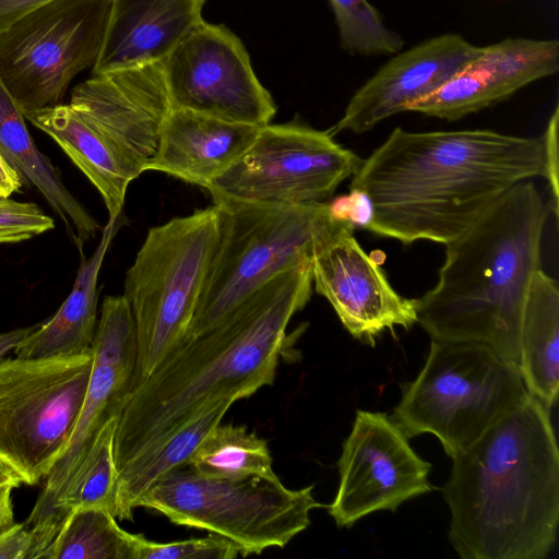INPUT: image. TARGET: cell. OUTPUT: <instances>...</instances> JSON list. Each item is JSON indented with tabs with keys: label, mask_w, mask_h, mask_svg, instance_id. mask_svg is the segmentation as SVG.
I'll use <instances>...</instances> for the list:
<instances>
[{
	"label": "cell",
	"mask_w": 559,
	"mask_h": 559,
	"mask_svg": "<svg viewBox=\"0 0 559 559\" xmlns=\"http://www.w3.org/2000/svg\"><path fill=\"white\" fill-rule=\"evenodd\" d=\"M70 105L92 121L142 170L153 158L170 102L162 62L92 74Z\"/></svg>",
	"instance_id": "cell-16"
},
{
	"label": "cell",
	"mask_w": 559,
	"mask_h": 559,
	"mask_svg": "<svg viewBox=\"0 0 559 559\" xmlns=\"http://www.w3.org/2000/svg\"><path fill=\"white\" fill-rule=\"evenodd\" d=\"M0 151L22 179L46 199L78 248L96 235L100 225L70 193L58 169L38 151L26 127L24 114L1 79Z\"/></svg>",
	"instance_id": "cell-23"
},
{
	"label": "cell",
	"mask_w": 559,
	"mask_h": 559,
	"mask_svg": "<svg viewBox=\"0 0 559 559\" xmlns=\"http://www.w3.org/2000/svg\"><path fill=\"white\" fill-rule=\"evenodd\" d=\"M129 559H235L239 550L229 539L209 533L206 537L157 543L142 534H128Z\"/></svg>",
	"instance_id": "cell-30"
},
{
	"label": "cell",
	"mask_w": 559,
	"mask_h": 559,
	"mask_svg": "<svg viewBox=\"0 0 559 559\" xmlns=\"http://www.w3.org/2000/svg\"><path fill=\"white\" fill-rule=\"evenodd\" d=\"M340 483L329 514L350 527L381 510L395 511L432 490L431 465L388 414L358 409L337 462Z\"/></svg>",
	"instance_id": "cell-14"
},
{
	"label": "cell",
	"mask_w": 559,
	"mask_h": 559,
	"mask_svg": "<svg viewBox=\"0 0 559 559\" xmlns=\"http://www.w3.org/2000/svg\"><path fill=\"white\" fill-rule=\"evenodd\" d=\"M550 409L527 393L452 459L443 486L462 559H543L559 524V450Z\"/></svg>",
	"instance_id": "cell-3"
},
{
	"label": "cell",
	"mask_w": 559,
	"mask_h": 559,
	"mask_svg": "<svg viewBox=\"0 0 559 559\" xmlns=\"http://www.w3.org/2000/svg\"><path fill=\"white\" fill-rule=\"evenodd\" d=\"M311 263L266 282L207 331L186 337L140 384L118 416L117 469L143 457L212 402L249 397L275 380L292 318L311 298Z\"/></svg>",
	"instance_id": "cell-2"
},
{
	"label": "cell",
	"mask_w": 559,
	"mask_h": 559,
	"mask_svg": "<svg viewBox=\"0 0 559 559\" xmlns=\"http://www.w3.org/2000/svg\"><path fill=\"white\" fill-rule=\"evenodd\" d=\"M52 0H0V34Z\"/></svg>",
	"instance_id": "cell-34"
},
{
	"label": "cell",
	"mask_w": 559,
	"mask_h": 559,
	"mask_svg": "<svg viewBox=\"0 0 559 559\" xmlns=\"http://www.w3.org/2000/svg\"><path fill=\"white\" fill-rule=\"evenodd\" d=\"M260 127L188 109H170L146 170L206 189L252 144Z\"/></svg>",
	"instance_id": "cell-20"
},
{
	"label": "cell",
	"mask_w": 559,
	"mask_h": 559,
	"mask_svg": "<svg viewBox=\"0 0 559 559\" xmlns=\"http://www.w3.org/2000/svg\"><path fill=\"white\" fill-rule=\"evenodd\" d=\"M547 176L543 135L397 127L362 159L349 190L369 203L365 229L404 245L445 246L511 187Z\"/></svg>",
	"instance_id": "cell-1"
},
{
	"label": "cell",
	"mask_w": 559,
	"mask_h": 559,
	"mask_svg": "<svg viewBox=\"0 0 559 559\" xmlns=\"http://www.w3.org/2000/svg\"><path fill=\"white\" fill-rule=\"evenodd\" d=\"M135 362V325L130 305L123 295H108L102 304L93 344L92 370L76 424L24 522L33 537L28 559H35L55 504L96 435L107 420L119 416L133 388Z\"/></svg>",
	"instance_id": "cell-13"
},
{
	"label": "cell",
	"mask_w": 559,
	"mask_h": 559,
	"mask_svg": "<svg viewBox=\"0 0 559 559\" xmlns=\"http://www.w3.org/2000/svg\"><path fill=\"white\" fill-rule=\"evenodd\" d=\"M354 229L348 221L331 214L311 262L312 286L354 338L374 346L385 330H409L417 323V299L393 288L385 271L362 249Z\"/></svg>",
	"instance_id": "cell-15"
},
{
	"label": "cell",
	"mask_w": 559,
	"mask_h": 559,
	"mask_svg": "<svg viewBox=\"0 0 559 559\" xmlns=\"http://www.w3.org/2000/svg\"><path fill=\"white\" fill-rule=\"evenodd\" d=\"M162 64L171 109L257 127L276 114L245 46L224 25L201 21Z\"/></svg>",
	"instance_id": "cell-12"
},
{
	"label": "cell",
	"mask_w": 559,
	"mask_h": 559,
	"mask_svg": "<svg viewBox=\"0 0 559 559\" xmlns=\"http://www.w3.org/2000/svg\"><path fill=\"white\" fill-rule=\"evenodd\" d=\"M558 121H559V109L558 106L555 108L548 123L546 130L544 132L543 139L545 143V152H546V162H547V183L550 190V204L551 212L558 217V197H559V185H558Z\"/></svg>",
	"instance_id": "cell-32"
},
{
	"label": "cell",
	"mask_w": 559,
	"mask_h": 559,
	"mask_svg": "<svg viewBox=\"0 0 559 559\" xmlns=\"http://www.w3.org/2000/svg\"><path fill=\"white\" fill-rule=\"evenodd\" d=\"M23 179L0 151V199H7L21 190Z\"/></svg>",
	"instance_id": "cell-35"
},
{
	"label": "cell",
	"mask_w": 559,
	"mask_h": 559,
	"mask_svg": "<svg viewBox=\"0 0 559 559\" xmlns=\"http://www.w3.org/2000/svg\"><path fill=\"white\" fill-rule=\"evenodd\" d=\"M342 48L350 55L389 56L401 51L403 38L390 29L367 0H330Z\"/></svg>",
	"instance_id": "cell-29"
},
{
	"label": "cell",
	"mask_w": 559,
	"mask_h": 559,
	"mask_svg": "<svg viewBox=\"0 0 559 559\" xmlns=\"http://www.w3.org/2000/svg\"><path fill=\"white\" fill-rule=\"evenodd\" d=\"M266 440L245 425H216L202 440L187 464L211 478L262 476L277 478Z\"/></svg>",
	"instance_id": "cell-27"
},
{
	"label": "cell",
	"mask_w": 559,
	"mask_h": 559,
	"mask_svg": "<svg viewBox=\"0 0 559 559\" xmlns=\"http://www.w3.org/2000/svg\"><path fill=\"white\" fill-rule=\"evenodd\" d=\"M118 416L111 417L96 435L92 447L57 500L41 536L35 559L56 539L67 520L78 510H105L116 518L118 469L115 433Z\"/></svg>",
	"instance_id": "cell-26"
},
{
	"label": "cell",
	"mask_w": 559,
	"mask_h": 559,
	"mask_svg": "<svg viewBox=\"0 0 559 559\" xmlns=\"http://www.w3.org/2000/svg\"><path fill=\"white\" fill-rule=\"evenodd\" d=\"M128 534L105 510H78L40 559H129Z\"/></svg>",
	"instance_id": "cell-28"
},
{
	"label": "cell",
	"mask_w": 559,
	"mask_h": 559,
	"mask_svg": "<svg viewBox=\"0 0 559 559\" xmlns=\"http://www.w3.org/2000/svg\"><path fill=\"white\" fill-rule=\"evenodd\" d=\"M38 324L14 329L7 332H0V362L5 359L10 352L27 336L29 335Z\"/></svg>",
	"instance_id": "cell-36"
},
{
	"label": "cell",
	"mask_w": 559,
	"mask_h": 559,
	"mask_svg": "<svg viewBox=\"0 0 559 559\" xmlns=\"http://www.w3.org/2000/svg\"><path fill=\"white\" fill-rule=\"evenodd\" d=\"M48 134L99 192L110 222L122 214L127 189L143 171L92 121L70 104L25 115Z\"/></svg>",
	"instance_id": "cell-21"
},
{
	"label": "cell",
	"mask_w": 559,
	"mask_h": 559,
	"mask_svg": "<svg viewBox=\"0 0 559 559\" xmlns=\"http://www.w3.org/2000/svg\"><path fill=\"white\" fill-rule=\"evenodd\" d=\"M93 365L81 355L0 362V463L25 485L45 479L76 424Z\"/></svg>",
	"instance_id": "cell-9"
},
{
	"label": "cell",
	"mask_w": 559,
	"mask_h": 559,
	"mask_svg": "<svg viewBox=\"0 0 559 559\" xmlns=\"http://www.w3.org/2000/svg\"><path fill=\"white\" fill-rule=\"evenodd\" d=\"M550 212L535 182L524 180L445 245L436 285L417 298V323L432 341L484 344L518 365L522 314Z\"/></svg>",
	"instance_id": "cell-4"
},
{
	"label": "cell",
	"mask_w": 559,
	"mask_h": 559,
	"mask_svg": "<svg viewBox=\"0 0 559 559\" xmlns=\"http://www.w3.org/2000/svg\"><path fill=\"white\" fill-rule=\"evenodd\" d=\"M362 163L326 130L292 121L260 127L249 148L205 189L212 200L312 205L331 201Z\"/></svg>",
	"instance_id": "cell-11"
},
{
	"label": "cell",
	"mask_w": 559,
	"mask_h": 559,
	"mask_svg": "<svg viewBox=\"0 0 559 559\" xmlns=\"http://www.w3.org/2000/svg\"><path fill=\"white\" fill-rule=\"evenodd\" d=\"M219 236L215 204L148 229L123 287L135 325L133 388L187 336Z\"/></svg>",
	"instance_id": "cell-5"
},
{
	"label": "cell",
	"mask_w": 559,
	"mask_h": 559,
	"mask_svg": "<svg viewBox=\"0 0 559 559\" xmlns=\"http://www.w3.org/2000/svg\"><path fill=\"white\" fill-rule=\"evenodd\" d=\"M459 34H442L397 52L360 86L329 130L364 133L447 83L480 53Z\"/></svg>",
	"instance_id": "cell-17"
},
{
	"label": "cell",
	"mask_w": 559,
	"mask_h": 559,
	"mask_svg": "<svg viewBox=\"0 0 559 559\" xmlns=\"http://www.w3.org/2000/svg\"><path fill=\"white\" fill-rule=\"evenodd\" d=\"M558 68V40L508 38L481 47L476 58L436 92L412 103L407 111L459 120L508 99Z\"/></svg>",
	"instance_id": "cell-18"
},
{
	"label": "cell",
	"mask_w": 559,
	"mask_h": 559,
	"mask_svg": "<svg viewBox=\"0 0 559 559\" xmlns=\"http://www.w3.org/2000/svg\"><path fill=\"white\" fill-rule=\"evenodd\" d=\"M206 0H111L92 74L162 62L201 22Z\"/></svg>",
	"instance_id": "cell-19"
},
{
	"label": "cell",
	"mask_w": 559,
	"mask_h": 559,
	"mask_svg": "<svg viewBox=\"0 0 559 559\" xmlns=\"http://www.w3.org/2000/svg\"><path fill=\"white\" fill-rule=\"evenodd\" d=\"M20 478L7 468L3 464L0 463V486L2 485H13L19 487L21 485Z\"/></svg>",
	"instance_id": "cell-38"
},
{
	"label": "cell",
	"mask_w": 559,
	"mask_h": 559,
	"mask_svg": "<svg viewBox=\"0 0 559 559\" xmlns=\"http://www.w3.org/2000/svg\"><path fill=\"white\" fill-rule=\"evenodd\" d=\"M527 393L519 366L489 346L431 340L392 419L408 439L433 435L453 459Z\"/></svg>",
	"instance_id": "cell-6"
},
{
	"label": "cell",
	"mask_w": 559,
	"mask_h": 559,
	"mask_svg": "<svg viewBox=\"0 0 559 559\" xmlns=\"http://www.w3.org/2000/svg\"><path fill=\"white\" fill-rule=\"evenodd\" d=\"M55 228L53 219L32 202L0 199V243H15Z\"/></svg>",
	"instance_id": "cell-31"
},
{
	"label": "cell",
	"mask_w": 559,
	"mask_h": 559,
	"mask_svg": "<svg viewBox=\"0 0 559 559\" xmlns=\"http://www.w3.org/2000/svg\"><path fill=\"white\" fill-rule=\"evenodd\" d=\"M559 288L539 267L532 280L520 329L519 369L526 391L546 408L559 391Z\"/></svg>",
	"instance_id": "cell-24"
},
{
	"label": "cell",
	"mask_w": 559,
	"mask_h": 559,
	"mask_svg": "<svg viewBox=\"0 0 559 559\" xmlns=\"http://www.w3.org/2000/svg\"><path fill=\"white\" fill-rule=\"evenodd\" d=\"M119 223V219L108 221L90 258L79 248L80 266L70 294L50 319L38 324L14 348L15 357L44 358L92 352L98 322V274Z\"/></svg>",
	"instance_id": "cell-22"
},
{
	"label": "cell",
	"mask_w": 559,
	"mask_h": 559,
	"mask_svg": "<svg viewBox=\"0 0 559 559\" xmlns=\"http://www.w3.org/2000/svg\"><path fill=\"white\" fill-rule=\"evenodd\" d=\"M32 545L28 527L24 523H14L0 534V559H28Z\"/></svg>",
	"instance_id": "cell-33"
},
{
	"label": "cell",
	"mask_w": 559,
	"mask_h": 559,
	"mask_svg": "<svg viewBox=\"0 0 559 559\" xmlns=\"http://www.w3.org/2000/svg\"><path fill=\"white\" fill-rule=\"evenodd\" d=\"M235 402L224 397L210 403L153 452L119 469L116 519L132 520L143 493L169 472L187 465L202 440Z\"/></svg>",
	"instance_id": "cell-25"
},
{
	"label": "cell",
	"mask_w": 559,
	"mask_h": 559,
	"mask_svg": "<svg viewBox=\"0 0 559 559\" xmlns=\"http://www.w3.org/2000/svg\"><path fill=\"white\" fill-rule=\"evenodd\" d=\"M15 488L13 485L0 486V534L15 523L12 502V491Z\"/></svg>",
	"instance_id": "cell-37"
},
{
	"label": "cell",
	"mask_w": 559,
	"mask_h": 559,
	"mask_svg": "<svg viewBox=\"0 0 559 559\" xmlns=\"http://www.w3.org/2000/svg\"><path fill=\"white\" fill-rule=\"evenodd\" d=\"M319 507L312 485L290 489L278 477L211 478L188 465L163 476L136 503L176 525L229 539L242 557L286 546L309 526Z\"/></svg>",
	"instance_id": "cell-8"
},
{
	"label": "cell",
	"mask_w": 559,
	"mask_h": 559,
	"mask_svg": "<svg viewBox=\"0 0 559 559\" xmlns=\"http://www.w3.org/2000/svg\"><path fill=\"white\" fill-rule=\"evenodd\" d=\"M111 0H52L0 34V79L24 116L61 104L95 64Z\"/></svg>",
	"instance_id": "cell-10"
},
{
	"label": "cell",
	"mask_w": 559,
	"mask_h": 559,
	"mask_svg": "<svg viewBox=\"0 0 559 559\" xmlns=\"http://www.w3.org/2000/svg\"><path fill=\"white\" fill-rule=\"evenodd\" d=\"M212 201L219 209L221 236L186 337L214 326L280 273L311 263L331 218L329 202L278 205Z\"/></svg>",
	"instance_id": "cell-7"
}]
</instances>
